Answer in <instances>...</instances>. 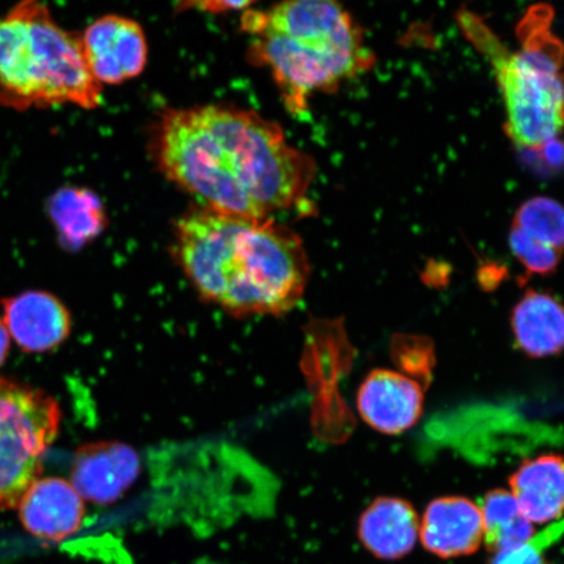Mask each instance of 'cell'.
I'll use <instances>...</instances> for the list:
<instances>
[{
	"label": "cell",
	"instance_id": "3",
	"mask_svg": "<svg viewBox=\"0 0 564 564\" xmlns=\"http://www.w3.org/2000/svg\"><path fill=\"white\" fill-rule=\"evenodd\" d=\"M241 30L251 63L268 69L282 102L303 116L310 98L335 91L366 73L373 54L361 28L343 6L327 0H292L270 9H247Z\"/></svg>",
	"mask_w": 564,
	"mask_h": 564
},
{
	"label": "cell",
	"instance_id": "13",
	"mask_svg": "<svg viewBox=\"0 0 564 564\" xmlns=\"http://www.w3.org/2000/svg\"><path fill=\"white\" fill-rule=\"evenodd\" d=\"M359 541L379 560L394 561L412 553L420 535V518L411 502L379 497L358 520Z\"/></svg>",
	"mask_w": 564,
	"mask_h": 564
},
{
	"label": "cell",
	"instance_id": "7",
	"mask_svg": "<svg viewBox=\"0 0 564 564\" xmlns=\"http://www.w3.org/2000/svg\"><path fill=\"white\" fill-rule=\"evenodd\" d=\"M91 76L102 87L135 79L147 67L148 42L138 21L105 15L91 21L80 35Z\"/></svg>",
	"mask_w": 564,
	"mask_h": 564
},
{
	"label": "cell",
	"instance_id": "18",
	"mask_svg": "<svg viewBox=\"0 0 564 564\" xmlns=\"http://www.w3.org/2000/svg\"><path fill=\"white\" fill-rule=\"evenodd\" d=\"M513 228L535 241L564 250V207L547 196H535L521 204L513 218Z\"/></svg>",
	"mask_w": 564,
	"mask_h": 564
},
{
	"label": "cell",
	"instance_id": "14",
	"mask_svg": "<svg viewBox=\"0 0 564 564\" xmlns=\"http://www.w3.org/2000/svg\"><path fill=\"white\" fill-rule=\"evenodd\" d=\"M511 494L531 523L544 524L564 512V455L525 460L510 477Z\"/></svg>",
	"mask_w": 564,
	"mask_h": 564
},
{
	"label": "cell",
	"instance_id": "9",
	"mask_svg": "<svg viewBox=\"0 0 564 564\" xmlns=\"http://www.w3.org/2000/svg\"><path fill=\"white\" fill-rule=\"evenodd\" d=\"M423 401L417 380L386 369L370 371L357 392L359 415L371 429L388 435L412 429L421 419Z\"/></svg>",
	"mask_w": 564,
	"mask_h": 564
},
{
	"label": "cell",
	"instance_id": "4",
	"mask_svg": "<svg viewBox=\"0 0 564 564\" xmlns=\"http://www.w3.org/2000/svg\"><path fill=\"white\" fill-rule=\"evenodd\" d=\"M101 101L102 87L90 74L80 35L56 23L45 4L30 0L0 18V104L91 110Z\"/></svg>",
	"mask_w": 564,
	"mask_h": 564
},
{
	"label": "cell",
	"instance_id": "10",
	"mask_svg": "<svg viewBox=\"0 0 564 564\" xmlns=\"http://www.w3.org/2000/svg\"><path fill=\"white\" fill-rule=\"evenodd\" d=\"M21 523L35 538L62 541L75 534L86 517V503L73 484L58 477L39 478L18 506Z\"/></svg>",
	"mask_w": 564,
	"mask_h": 564
},
{
	"label": "cell",
	"instance_id": "1",
	"mask_svg": "<svg viewBox=\"0 0 564 564\" xmlns=\"http://www.w3.org/2000/svg\"><path fill=\"white\" fill-rule=\"evenodd\" d=\"M159 171L199 206L271 218L305 199L315 161L259 112L208 104L167 109L151 138Z\"/></svg>",
	"mask_w": 564,
	"mask_h": 564
},
{
	"label": "cell",
	"instance_id": "8",
	"mask_svg": "<svg viewBox=\"0 0 564 564\" xmlns=\"http://www.w3.org/2000/svg\"><path fill=\"white\" fill-rule=\"evenodd\" d=\"M141 475L138 451L118 441L86 444L76 451L70 484L87 502H118Z\"/></svg>",
	"mask_w": 564,
	"mask_h": 564
},
{
	"label": "cell",
	"instance_id": "22",
	"mask_svg": "<svg viewBox=\"0 0 564 564\" xmlns=\"http://www.w3.org/2000/svg\"><path fill=\"white\" fill-rule=\"evenodd\" d=\"M523 151L532 154L533 158L528 160L541 174H554L564 169V141L560 138L550 139L544 144L525 148Z\"/></svg>",
	"mask_w": 564,
	"mask_h": 564
},
{
	"label": "cell",
	"instance_id": "20",
	"mask_svg": "<svg viewBox=\"0 0 564 564\" xmlns=\"http://www.w3.org/2000/svg\"><path fill=\"white\" fill-rule=\"evenodd\" d=\"M393 362L408 373L409 378H427L434 368L433 344L426 337L398 336L392 344Z\"/></svg>",
	"mask_w": 564,
	"mask_h": 564
},
{
	"label": "cell",
	"instance_id": "11",
	"mask_svg": "<svg viewBox=\"0 0 564 564\" xmlns=\"http://www.w3.org/2000/svg\"><path fill=\"white\" fill-rule=\"evenodd\" d=\"M420 538L423 547L440 558L474 554L484 541L481 510L468 498H436L423 513Z\"/></svg>",
	"mask_w": 564,
	"mask_h": 564
},
{
	"label": "cell",
	"instance_id": "16",
	"mask_svg": "<svg viewBox=\"0 0 564 564\" xmlns=\"http://www.w3.org/2000/svg\"><path fill=\"white\" fill-rule=\"evenodd\" d=\"M46 208L59 243L68 251L84 249L100 237L108 225L100 196L86 187L56 189Z\"/></svg>",
	"mask_w": 564,
	"mask_h": 564
},
{
	"label": "cell",
	"instance_id": "21",
	"mask_svg": "<svg viewBox=\"0 0 564 564\" xmlns=\"http://www.w3.org/2000/svg\"><path fill=\"white\" fill-rule=\"evenodd\" d=\"M564 531V521L549 527L538 538H533L527 544L505 550L497 553L490 564H549L545 558V550L561 538Z\"/></svg>",
	"mask_w": 564,
	"mask_h": 564
},
{
	"label": "cell",
	"instance_id": "2",
	"mask_svg": "<svg viewBox=\"0 0 564 564\" xmlns=\"http://www.w3.org/2000/svg\"><path fill=\"white\" fill-rule=\"evenodd\" d=\"M172 253L199 297L237 319L291 313L312 273L302 238L276 218L202 206L175 221Z\"/></svg>",
	"mask_w": 564,
	"mask_h": 564
},
{
	"label": "cell",
	"instance_id": "5",
	"mask_svg": "<svg viewBox=\"0 0 564 564\" xmlns=\"http://www.w3.org/2000/svg\"><path fill=\"white\" fill-rule=\"evenodd\" d=\"M553 10L532 7L518 28L520 48L507 51L474 15L462 25L489 56L506 105V131L520 148H535L564 129V44L552 31Z\"/></svg>",
	"mask_w": 564,
	"mask_h": 564
},
{
	"label": "cell",
	"instance_id": "19",
	"mask_svg": "<svg viewBox=\"0 0 564 564\" xmlns=\"http://www.w3.org/2000/svg\"><path fill=\"white\" fill-rule=\"evenodd\" d=\"M509 243L513 256L523 264L528 273L546 276L554 273L561 263L562 251L535 241L518 228L512 227Z\"/></svg>",
	"mask_w": 564,
	"mask_h": 564
},
{
	"label": "cell",
	"instance_id": "15",
	"mask_svg": "<svg viewBox=\"0 0 564 564\" xmlns=\"http://www.w3.org/2000/svg\"><path fill=\"white\" fill-rule=\"evenodd\" d=\"M511 328L525 356H558L564 350V305L552 294L529 289L512 310Z\"/></svg>",
	"mask_w": 564,
	"mask_h": 564
},
{
	"label": "cell",
	"instance_id": "17",
	"mask_svg": "<svg viewBox=\"0 0 564 564\" xmlns=\"http://www.w3.org/2000/svg\"><path fill=\"white\" fill-rule=\"evenodd\" d=\"M484 525V541L489 552L499 553L527 544L534 538V529L521 511L510 491H489L479 506Z\"/></svg>",
	"mask_w": 564,
	"mask_h": 564
},
{
	"label": "cell",
	"instance_id": "23",
	"mask_svg": "<svg viewBox=\"0 0 564 564\" xmlns=\"http://www.w3.org/2000/svg\"><path fill=\"white\" fill-rule=\"evenodd\" d=\"M188 7V9H193L200 12H207V13H216V15H220V13H227V12H243L247 9H251L253 7L252 2H195L185 4Z\"/></svg>",
	"mask_w": 564,
	"mask_h": 564
},
{
	"label": "cell",
	"instance_id": "12",
	"mask_svg": "<svg viewBox=\"0 0 564 564\" xmlns=\"http://www.w3.org/2000/svg\"><path fill=\"white\" fill-rule=\"evenodd\" d=\"M3 310V322L10 337L25 351L52 350L69 336V312L51 293H21L4 300Z\"/></svg>",
	"mask_w": 564,
	"mask_h": 564
},
{
	"label": "cell",
	"instance_id": "6",
	"mask_svg": "<svg viewBox=\"0 0 564 564\" xmlns=\"http://www.w3.org/2000/svg\"><path fill=\"white\" fill-rule=\"evenodd\" d=\"M61 409L34 388L0 379V509H18L58 434Z\"/></svg>",
	"mask_w": 564,
	"mask_h": 564
},
{
	"label": "cell",
	"instance_id": "24",
	"mask_svg": "<svg viewBox=\"0 0 564 564\" xmlns=\"http://www.w3.org/2000/svg\"><path fill=\"white\" fill-rule=\"evenodd\" d=\"M10 349V334L6 328L3 319H0V366L6 361Z\"/></svg>",
	"mask_w": 564,
	"mask_h": 564
}]
</instances>
